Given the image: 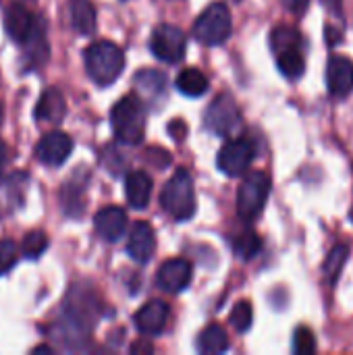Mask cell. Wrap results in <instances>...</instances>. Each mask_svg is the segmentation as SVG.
I'll use <instances>...</instances> for the list:
<instances>
[{"mask_svg": "<svg viewBox=\"0 0 353 355\" xmlns=\"http://www.w3.org/2000/svg\"><path fill=\"white\" fill-rule=\"evenodd\" d=\"M156 283L166 293H179L187 289V285L191 283V264L185 258H175L164 262L158 270Z\"/></svg>", "mask_w": 353, "mask_h": 355, "instance_id": "8fae6325", "label": "cell"}, {"mask_svg": "<svg viewBox=\"0 0 353 355\" xmlns=\"http://www.w3.org/2000/svg\"><path fill=\"white\" fill-rule=\"evenodd\" d=\"M33 354H52V347H48V345H40V347H35V349H33Z\"/></svg>", "mask_w": 353, "mask_h": 355, "instance_id": "d590c367", "label": "cell"}, {"mask_svg": "<svg viewBox=\"0 0 353 355\" xmlns=\"http://www.w3.org/2000/svg\"><path fill=\"white\" fill-rule=\"evenodd\" d=\"M2 119H4V110H2V102H0V125H2Z\"/></svg>", "mask_w": 353, "mask_h": 355, "instance_id": "8d00e7d4", "label": "cell"}, {"mask_svg": "<svg viewBox=\"0 0 353 355\" xmlns=\"http://www.w3.org/2000/svg\"><path fill=\"white\" fill-rule=\"evenodd\" d=\"M64 114H67V104L62 94L54 87L46 89L35 106V119L46 123H60Z\"/></svg>", "mask_w": 353, "mask_h": 355, "instance_id": "e0dca14e", "label": "cell"}, {"mask_svg": "<svg viewBox=\"0 0 353 355\" xmlns=\"http://www.w3.org/2000/svg\"><path fill=\"white\" fill-rule=\"evenodd\" d=\"M327 83L333 98H347L353 89V60L347 56H331L327 67Z\"/></svg>", "mask_w": 353, "mask_h": 355, "instance_id": "30bf717a", "label": "cell"}, {"mask_svg": "<svg viewBox=\"0 0 353 355\" xmlns=\"http://www.w3.org/2000/svg\"><path fill=\"white\" fill-rule=\"evenodd\" d=\"M152 177L144 171H133L125 179V196L129 206L135 210H144L150 204L152 198Z\"/></svg>", "mask_w": 353, "mask_h": 355, "instance_id": "2e32d148", "label": "cell"}, {"mask_svg": "<svg viewBox=\"0 0 353 355\" xmlns=\"http://www.w3.org/2000/svg\"><path fill=\"white\" fill-rule=\"evenodd\" d=\"M25 46V54L27 58L31 60L33 67H40L46 56H48V44H46V31H44V25L42 23H35L31 33L27 35V40L23 42Z\"/></svg>", "mask_w": 353, "mask_h": 355, "instance_id": "44dd1931", "label": "cell"}, {"mask_svg": "<svg viewBox=\"0 0 353 355\" xmlns=\"http://www.w3.org/2000/svg\"><path fill=\"white\" fill-rule=\"evenodd\" d=\"M256 158V144L248 137L227 141L218 152V168L227 177H241Z\"/></svg>", "mask_w": 353, "mask_h": 355, "instance_id": "52a82bcc", "label": "cell"}, {"mask_svg": "<svg viewBox=\"0 0 353 355\" xmlns=\"http://www.w3.org/2000/svg\"><path fill=\"white\" fill-rule=\"evenodd\" d=\"M71 25L77 33L89 35L96 29V10L89 0H69Z\"/></svg>", "mask_w": 353, "mask_h": 355, "instance_id": "ac0fdd59", "label": "cell"}, {"mask_svg": "<svg viewBox=\"0 0 353 355\" xmlns=\"http://www.w3.org/2000/svg\"><path fill=\"white\" fill-rule=\"evenodd\" d=\"M33 25H35L33 15L21 2L6 8V12H4V29L17 44H23L27 40Z\"/></svg>", "mask_w": 353, "mask_h": 355, "instance_id": "9a60e30c", "label": "cell"}, {"mask_svg": "<svg viewBox=\"0 0 353 355\" xmlns=\"http://www.w3.org/2000/svg\"><path fill=\"white\" fill-rule=\"evenodd\" d=\"M114 137L123 144H139L146 133V108L135 94L123 96L110 110Z\"/></svg>", "mask_w": 353, "mask_h": 355, "instance_id": "7a4b0ae2", "label": "cell"}, {"mask_svg": "<svg viewBox=\"0 0 353 355\" xmlns=\"http://www.w3.org/2000/svg\"><path fill=\"white\" fill-rule=\"evenodd\" d=\"M347 258H350V248L347 245H343V243H339V245H335L333 250H331V254L327 256V262H325V277L329 279V283H337V279H339V275H341V270H343V266H345V262H347Z\"/></svg>", "mask_w": 353, "mask_h": 355, "instance_id": "d4e9b609", "label": "cell"}, {"mask_svg": "<svg viewBox=\"0 0 353 355\" xmlns=\"http://www.w3.org/2000/svg\"><path fill=\"white\" fill-rule=\"evenodd\" d=\"M19 260V248L15 241L10 239H2L0 241V277L6 275Z\"/></svg>", "mask_w": 353, "mask_h": 355, "instance_id": "f546056e", "label": "cell"}, {"mask_svg": "<svg viewBox=\"0 0 353 355\" xmlns=\"http://www.w3.org/2000/svg\"><path fill=\"white\" fill-rule=\"evenodd\" d=\"M152 52L158 60L175 64L185 56L187 50V40L183 29L175 27V25H158L152 33Z\"/></svg>", "mask_w": 353, "mask_h": 355, "instance_id": "ba28073f", "label": "cell"}, {"mask_svg": "<svg viewBox=\"0 0 353 355\" xmlns=\"http://www.w3.org/2000/svg\"><path fill=\"white\" fill-rule=\"evenodd\" d=\"M48 250V235L44 231H31L25 235L23 243H21V254L29 260L40 258L44 252Z\"/></svg>", "mask_w": 353, "mask_h": 355, "instance_id": "4316f807", "label": "cell"}, {"mask_svg": "<svg viewBox=\"0 0 353 355\" xmlns=\"http://www.w3.org/2000/svg\"><path fill=\"white\" fill-rule=\"evenodd\" d=\"M73 150V139L62 133V131H50L46 133L37 148H35V158L46 164V166H60Z\"/></svg>", "mask_w": 353, "mask_h": 355, "instance_id": "9c48e42d", "label": "cell"}, {"mask_svg": "<svg viewBox=\"0 0 353 355\" xmlns=\"http://www.w3.org/2000/svg\"><path fill=\"white\" fill-rule=\"evenodd\" d=\"M162 210L175 220H189L196 214V191L193 179L185 168H179L160 191Z\"/></svg>", "mask_w": 353, "mask_h": 355, "instance_id": "3957f363", "label": "cell"}, {"mask_svg": "<svg viewBox=\"0 0 353 355\" xmlns=\"http://www.w3.org/2000/svg\"><path fill=\"white\" fill-rule=\"evenodd\" d=\"M83 62L89 79L100 87H108L121 77L125 69V54L117 44L102 40L85 48Z\"/></svg>", "mask_w": 353, "mask_h": 355, "instance_id": "6da1fadb", "label": "cell"}, {"mask_svg": "<svg viewBox=\"0 0 353 355\" xmlns=\"http://www.w3.org/2000/svg\"><path fill=\"white\" fill-rule=\"evenodd\" d=\"M133 320L141 335H148V337L160 335L169 320V306L160 300H152L135 314Z\"/></svg>", "mask_w": 353, "mask_h": 355, "instance_id": "4fadbf2b", "label": "cell"}, {"mask_svg": "<svg viewBox=\"0 0 353 355\" xmlns=\"http://www.w3.org/2000/svg\"><path fill=\"white\" fill-rule=\"evenodd\" d=\"M352 223H353V208H352Z\"/></svg>", "mask_w": 353, "mask_h": 355, "instance_id": "74e56055", "label": "cell"}, {"mask_svg": "<svg viewBox=\"0 0 353 355\" xmlns=\"http://www.w3.org/2000/svg\"><path fill=\"white\" fill-rule=\"evenodd\" d=\"M302 35L298 29L293 27H277L270 33V46L275 50V54L283 52V50H291V48H300L302 50Z\"/></svg>", "mask_w": 353, "mask_h": 355, "instance_id": "cb8c5ba5", "label": "cell"}, {"mask_svg": "<svg viewBox=\"0 0 353 355\" xmlns=\"http://www.w3.org/2000/svg\"><path fill=\"white\" fill-rule=\"evenodd\" d=\"M154 250H156V237H154L152 227L146 220H137L127 241V254L131 256V260L146 264L152 258Z\"/></svg>", "mask_w": 353, "mask_h": 355, "instance_id": "5bb4252c", "label": "cell"}, {"mask_svg": "<svg viewBox=\"0 0 353 355\" xmlns=\"http://www.w3.org/2000/svg\"><path fill=\"white\" fill-rule=\"evenodd\" d=\"M325 35H327V40H329V44H331V46H335V44L341 40V31H337V29H333V27H327Z\"/></svg>", "mask_w": 353, "mask_h": 355, "instance_id": "836d02e7", "label": "cell"}, {"mask_svg": "<svg viewBox=\"0 0 353 355\" xmlns=\"http://www.w3.org/2000/svg\"><path fill=\"white\" fill-rule=\"evenodd\" d=\"M322 4H325V8L331 12V15H335V17H343V6H341V0H320Z\"/></svg>", "mask_w": 353, "mask_h": 355, "instance_id": "d6a6232c", "label": "cell"}, {"mask_svg": "<svg viewBox=\"0 0 353 355\" xmlns=\"http://www.w3.org/2000/svg\"><path fill=\"white\" fill-rule=\"evenodd\" d=\"M208 87H210L208 77H206L200 69H196V67L183 69V71L179 73V77H177V89H179L181 94L189 96V98H200V96H204V94L208 92Z\"/></svg>", "mask_w": 353, "mask_h": 355, "instance_id": "d6986e66", "label": "cell"}, {"mask_svg": "<svg viewBox=\"0 0 353 355\" xmlns=\"http://www.w3.org/2000/svg\"><path fill=\"white\" fill-rule=\"evenodd\" d=\"M6 164V146L0 141V177H2V168Z\"/></svg>", "mask_w": 353, "mask_h": 355, "instance_id": "e575fe53", "label": "cell"}, {"mask_svg": "<svg viewBox=\"0 0 353 355\" xmlns=\"http://www.w3.org/2000/svg\"><path fill=\"white\" fill-rule=\"evenodd\" d=\"M268 193H270V177L264 171L248 173L237 191V214L243 220H254L264 210Z\"/></svg>", "mask_w": 353, "mask_h": 355, "instance_id": "5b68a950", "label": "cell"}, {"mask_svg": "<svg viewBox=\"0 0 353 355\" xmlns=\"http://www.w3.org/2000/svg\"><path fill=\"white\" fill-rule=\"evenodd\" d=\"M310 0H285V6L293 12V15H304L308 8Z\"/></svg>", "mask_w": 353, "mask_h": 355, "instance_id": "1f68e13d", "label": "cell"}, {"mask_svg": "<svg viewBox=\"0 0 353 355\" xmlns=\"http://www.w3.org/2000/svg\"><path fill=\"white\" fill-rule=\"evenodd\" d=\"M293 352L298 355L316 354V339L314 333L306 327H300L293 335Z\"/></svg>", "mask_w": 353, "mask_h": 355, "instance_id": "f1b7e54d", "label": "cell"}, {"mask_svg": "<svg viewBox=\"0 0 353 355\" xmlns=\"http://www.w3.org/2000/svg\"><path fill=\"white\" fill-rule=\"evenodd\" d=\"M252 320H254V310H252V304H250V302H239V304L231 310L229 322H231V327H233L237 333H248L250 327H252Z\"/></svg>", "mask_w": 353, "mask_h": 355, "instance_id": "83f0119b", "label": "cell"}, {"mask_svg": "<svg viewBox=\"0 0 353 355\" xmlns=\"http://www.w3.org/2000/svg\"><path fill=\"white\" fill-rule=\"evenodd\" d=\"M277 64L287 79H300L306 73V58L300 48L283 50L277 54Z\"/></svg>", "mask_w": 353, "mask_h": 355, "instance_id": "603a6c76", "label": "cell"}, {"mask_svg": "<svg viewBox=\"0 0 353 355\" xmlns=\"http://www.w3.org/2000/svg\"><path fill=\"white\" fill-rule=\"evenodd\" d=\"M169 131L173 133V137H175L177 141H183V137L187 135V125H185L183 121H173L171 127H169Z\"/></svg>", "mask_w": 353, "mask_h": 355, "instance_id": "4dcf8cb0", "label": "cell"}, {"mask_svg": "<svg viewBox=\"0 0 353 355\" xmlns=\"http://www.w3.org/2000/svg\"><path fill=\"white\" fill-rule=\"evenodd\" d=\"M204 123L208 131H212L214 135H221V137L233 135L241 127V112H239L235 98L231 94H221L208 106Z\"/></svg>", "mask_w": 353, "mask_h": 355, "instance_id": "8992f818", "label": "cell"}, {"mask_svg": "<svg viewBox=\"0 0 353 355\" xmlns=\"http://www.w3.org/2000/svg\"><path fill=\"white\" fill-rule=\"evenodd\" d=\"M133 83H135V87H137L139 94H144L148 98H156V96H160L164 92L166 77H164V73H160L156 69H141L135 75Z\"/></svg>", "mask_w": 353, "mask_h": 355, "instance_id": "7402d4cb", "label": "cell"}, {"mask_svg": "<svg viewBox=\"0 0 353 355\" xmlns=\"http://www.w3.org/2000/svg\"><path fill=\"white\" fill-rule=\"evenodd\" d=\"M260 248H262V241L254 231H246L233 239V250L243 260H252L260 252Z\"/></svg>", "mask_w": 353, "mask_h": 355, "instance_id": "484cf974", "label": "cell"}, {"mask_svg": "<svg viewBox=\"0 0 353 355\" xmlns=\"http://www.w3.org/2000/svg\"><path fill=\"white\" fill-rule=\"evenodd\" d=\"M198 349L206 355L225 354L229 349V337H227L225 329L218 324L206 327L202 331V335L198 337Z\"/></svg>", "mask_w": 353, "mask_h": 355, "instance_id": "ffe728a7", "label": "cell"}, {"mask_svg": "<svg viewBox=\"0 0 353 355\" xmlns=\"http://www.w3.org/2000/svg\"><path fill=\"white\" fill-rule=\"evenodd\" d=\"M127 214L123 208L119 206H108V208H102L96 216H94V227H96V233L108 241V243H114L123 237L125 229H127Z\"/></svg>", "mask_w": 353, "mask_h": 355, "instance_id": "7c38bea8", "label": "cell"}, {"mask_svg": "<svg viewBox=\"0 0 353 355\" xmlns=\"http://www.w3.org/2000/svg\"><path fill=\"white\" fill-rule=\"evenodd\" d=\"M233 19L231 10L223 2L210 4L193 23V35L204 46H221L231 37Z\"/></svg>", "mask_w": 353, "mask_h": 355, "instance_id": "277c9868", "label": "cell"}]
</instances>
